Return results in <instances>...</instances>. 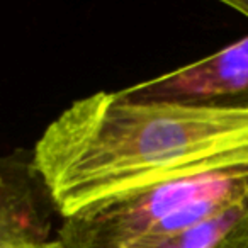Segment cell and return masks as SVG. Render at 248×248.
<instances>
[{"label":"cell","mask_w":248,"mask_h":248,"mask_svg":"<svg viewBox=\"0 0 248 248\" xmlns=\"http://www.w3.org/2000/svg\"><path fill=\"white\" fill-rule=\"evenodd\" d=\"M31 153L66 219L165 180L248 163V110L102 90L70 104Z\"/></svg>","instance_id":"6da1fadb"},{"label":"cell","mask_w":248,"mask_h":248,"mask_svg":"<svg viewBox=\"0 0 248 248\" xmlns=\"http://www.w3.org/2000/svg\"><path fill=\"white\" fill-rule=\"evenodd\" d=\"M248 197V163L177 177L62 219L65 248H136L192 228Z\"/></svg>","instance_id":"7a4b0ae2"},{"label":"cell","mask_w":248,"mask_h":248,"mask_svg":"<svg viewBox=\"0 0 248 248\" xmlns=\"http://www.w3.org/2000/svg\"><path fill=\"white\" fill-rule=\"evenodd\" d=\"M121 92L131 99L248 110V36L206 58Z\"/></svg>","instance_id":"3957f363"},{"label":"cell","mask_w":248,"mask_h":248,"mask_svg":"<svg viewBox=\"0 0 248 248\" xmlns=\"http://www.w3.org/2000/svg\"><path fill=\"white\" fill-rule=\"evenodd\" d=\"M5 248H65L62 245V241L58 238L55 240H48V241H38V243H21V245H12V247H5Z\"/></svg>","instance_id":"8992f818"},{"label":"cell","mask_w":248,"mask_h":248,"mask_svg":"<svg viewBox=\"0 0 248 248\" xmlns=\"http://www.w3.org/2000/svg\"><path fill=\"white\" fill-rule=\"evenodd\" d=\"M53 214L58 213L32 153L0 155V248L51 240Z\"/></svg>","instance_id":"277c9868"},{"label":"cell","mask_w":248,"mask_h":248,"mask_svg":"<svg viewBox=\"0 0 248 248\" xmlns=\"http://www.w3.org/2000/svg\"><path fill=\"white\" fill-rule=\"evenodd\" d=\"M136 248H248V197L211 219Z\"/></svg>","instance_id":"5b68a950"},{"label":"cell","mask_w":248,"mask_h":248,"mask_svg":"<svg viewBox=\"0 0 248 248\" xmlns=\"http://www.w3.org/2000/svg\"><path fill=\"white\" fill-rule=\"evenodd\" d=\"M223 4L248 19V0H223Z\"/></svg>","instance_id":"52a82bcc"}]
</instances>
